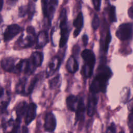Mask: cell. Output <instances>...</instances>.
Returning <instances> with one entry per match:
<instances>
[{
	"label": "cell",
	"mask_w": 133,
	"mask_h": 133,
	"mask_svg": "<svg viewBox=\"0 0 133 133\" xmlns=\"http://www.w3.org/2000/svg\"><path fill=\"white\" fill-rule=\"evenodd\" d=\"M110 68L104 65L99 66L97 73L90 85L89 90L91 93L97 94L100 92L104 93L109 79L112 76Z\"/></svg>",
	"instance_id": "1"
},
{
	"label": "cell",
	"mask_w": 133,
	"mask_h": 133,
	"mask_svg": "<svg viewBox=\"0 0 133 133\" xmlns=\"http://www.w3.org/2000/svg\"><path fill=\"white\" fill-rule=\"evenodd\" d=\"M1 68L5 71L15 74H19L23 71V59L18 60L12 57H6L2 59L0 62Z\"/></svg>",
	"instance_id": "2"
},
{
	"label": "cell",
	"mask_w": 133,
	"mask_h": 133,
	"mask_svg": "<svg viewBox=\"0 0 133 133\" xmlns=\"http://www.w3.org/2000/svg\"><path fill=\"white\" fill-rule=\"evenodd\" d=\"M81 56L85 62L82 73L85 78H89L91 77L93 73L96 62L95 54L91 50L85 49L82 51Z\"/></svg>",
	"instance_id": "3"
},
{
	"label": "cell",
	"mask_w": 133,
	"mask_h": 133,
	"mask_svg": "<svg viewBox=\"0 0 133 133\" xmlns=\"http://www.w3.org/2000/svg\"><path fill=\"white\" fill-rule=\"evenodd\" d=\"M68 19L66 11L65 8H63L60 14V39L59 42V47H64L68 40L70 30L68 24Z\"/></svg>",
	"instance_id": "4"
},
{
	"label": "cell",
	"mask_w": 133,
	"mask_h": 133,
	"mask_svg": "<svg viewBox=\"0 0 133 133\" xmlns=\"http://www.w3.org/2000/svg\"><path fill=\"white\" fill-rule=\"evenodd\" d=\"M35 41V30L33 27L29 26L26 29V33L22 34L17 42L20 47L26 48L32 46Z\"/></svg>",
	"instance_id": "5"
},
{
	"label": "cell",
	"mask_w": 133,
	"mask_h": 133,
	"mask_svg": "<svg viewBox=\"0 0 133 133\" xmlns=\"http://www.w3.org/2000/svg\"><path fill=\"white\" fill-rule=\"evenodd\" d=\"M44 55L43 52L40 51H34L27 59V65L25 74L28 75L32 74L35 70L40 67L43 61Z\"/></svg>",
	"instance_id": "6"
},
{
	"label": "cell",
	"mask_w": 133,
	"mask_h": 133,
	"mask_svg": "<svg viewBox=\"0 0 133 133\" xmlns=\"http://www.w3.org/2000/svg\"><path fill=\"white\" fill-rule=\"evenodd\" d=\"M41 2L43 15L50 24L58 5V0H42Z\"/></svg>",
	"instance_id": "7"
},
{
	"label": "cell",
	"mask_w": 133,
	"mask_h": 133,
	"mask_svg": "<svg viewBox=\"0 0 133 133\" xmlns=\"http://www.w3.org/2000/svg\"><path fill=\"white\" fill-rule=\"evenodd\" d=\"M133 34V25L130 23L121 24L116 31V37L121 41H126L131 38Z\"/></svg>",
	"instance_id": "8"
},
{
	"label": "cell",
	"mask_w": 133,
	"mask_h": 133,
	"mask_svg": "<svg viewBox=\"0 0 133 133\" xmlns=\"http://www.w3.org/2000/svg\"><path fill=\"white\" fill-rule=\"evenodd\" d=\"M21 31V28L17 24H12L7 26L4 32V41L5 42L10 41L18 35Z\"/></svg>",
	"instance_id": "9"
},
{
	"label": "cell",
	"mask_w": 133,
	"mask_h": 133,
	"mask_svg": "<svg viewBox=\"0 0 133 133\" xmlns=\"http://www.w3.org/2000/svg\"><path fill=\"white\" fill-rule=\"evenodd\" d=\"M98 99L96 96V94L91 93L89 95L87 105V112L89 116H92L96 110V108L98 103Z\"/></svg>",
	"instance_id": "10"
},
{
	"label": "cell",
	"mask_w": 133,
	"mask_h": 133,
	"mask_svg": "<svg viewBox=\"0 0 133 133\" xmlns=\"http://www.w3.org/2000/svg\"><path fill=\"white\" fill-rule=\"evenodd\" d=\"M56 119L55 115L51 112L46 114L44 122V129L47 132H53L56 127Z\"/></svg>",
	"instance_id": "11"
},
{
	"label": "cell",
	"mask_w": 133,
	"mask_h": 133,
	"mask_svg": "<svg viewBox=\"0 0 133 133\" xmlns=\"http://www.w3.org/2000/svg\"><path fill=\"white\" fill-rule=\"evenodd\" d=\"M37 105L34 103L28 104L26 111L24 115V122L26 125L30 124L35 118L36 115Z\"/></svg>",
	"instance_id": "12"
},
{
	"label": "cell",
	"mask_w": 133,
	"mask_h": 133,
	"mask_svg": "<svg viewBox=\"0 0 133 133\" xmlns=\"http://www.w3.org/2000/svg\"><path fill=\"white\" fill-rule=\"evenodd\" d=\"M61 63L60 59L59 57L55 56L53 57L48 63L46 70L47 77L51 76L59 68Z\"/></svg>",
	"instance_id": "13"
},
{
	"label": "cell",
	"mask_w": 133,
	"mask_h": 133,
	"mask_svg": "<svg viewBox=\"0 0 133 133\" xmlns=\"http://www.w3.org/2000/svg\"><path fill=\"white\" fill-rule=\"evenodd\" d=\"M75 111L76 122L78 121H83L84 119V115L85 112V106L83 98H80V99L78 100V102Z\"/></svg>",
	"instance_id": "14"
},
{
	"label": "cell",
	"mask_w": 133,
	"mask_h": 133,
	"mask_svg": "<svg viewBox=\"0 0 133 133\" xmlns=\"http://www.w3.org/2000/svg\"><path fill=\"white\" fill-rule=\"evenodd\" d=\"M36 48H43L48 43V35L46 31H40L36 38Z\"/></svg>",
	"instance_id": "15"
},
{
	"label": "cell",
	"mask_w": 133,
	"mask_h": 133,
	"mask_svg": "<svg viewBox=\"0 0 133 133\" xmlns=\"http://www.w3.org/2000/svg\"><path fill=\"white\" fill-rule=\"evenodd\" d=\"M84 24L83 16L82 12H80L77 15L76 18L73 21V25L75 28L74 31L73 35L74 37H77L80 33Z\"/></svg>",
	"instance_id": "16"
},
{
	"label": "cell",
	"mask_w": 133,
	"mask_h": 133,
	"mask_svg": "<svg viewBox=\"0 0 133 133\" xmlns=\"http://www.w3.org/2000/svg\"><path fill=\"white\" fill-rule=\"evenodd\" d=\"M28 104L25 101L20 102L16 108V113L17 115L16 119L21 121L23 117L24 116L28 108Z\"/></svg>",
	"instance_id": "17"
},
{
	"label": "cell",
	"mask_w": 133,
	"mask_h": 133,
	"mask_svg": "<svg viewBox=\"0 0 133 133\" xmlns=\"http://www.w3.org/2000/svg\"><path fill=\"white\" fill-rule=\"evenodd\" d=\"M66 68L68 71L70 73H75L78 70V64L73 56H71L67 61Z\"/></svg>",
	"instance_id": "18"
},
{
	"label": "cell",
	"mask_w": 133,
	"mask_h": 133,
	"mask_svg": "<svg viewBox=\"0 0 133 133\" xmlns=\"http://www.w3.org/2000/svg\"><path fill=\"white\" fill-rule=\"evenodd\" d=\"M78 102V100L77 97L73 95L69 96L66 100L67 107L68 109L71 111H75Z\"/></svg>",
	"instance_id": "19"
},
{
	"label": "cell",
	"mask_w": 133,
	"mask_h": 133,
	"mask_svg": "<svg viewBox=\"0 0 133 133\" xmlns=\"http://www.w3.org/2000/svg\"><path fill=\"white\" fill-rule=\"evenodd\" d=\"M27 81V78L25 77H23L19 79L16 87V91L17 94L25 95Z\"/></svg>",
	"instance_id": "20"
},
{
	"label": "cell",
	"mask_w": 133,
	"mask_h": 133,
	"mask_svg": "<svg viewBox=\"0 0 133 133\" xmlns=\"http://www.w3.org/2000/svg\"><path fill=\"white\" fill-rule=\"evenodd\" d=\"M38 78L36 76H34V77H33L31 79V80L29 83V85H26V87L25 88V95H26V96L29 95L31 94L32 92V91H33V90L37 81H38Z\"/></svg>",
	"instance_id": "21"
},
{
	"label": "cell",
	"mask_w": 133,
	"mask_h": 133,
	"mask_svg": "<svg viewBox=\"0 0 133 133\" xmlns=\"http://www.w3.org/2000/svg\"><path fill=\"white\" fill-rule=\"evenodd\" d=\"M111 32L109 28L108 29V30L106 32V35L105 36L104 38V41L103 42V50L105 52H107L109 44L111 42Z\"/></svg>",
	"instance_id": "22"
},
{
	"label": "cell",
	"mask_w": 133,
	"mask_h": 133,
	"mask_svg": "<svg viewBox=\"0 0 133 133\" xmlns=\"http://www.w3.org/2000/svg\"><path fill=\"white\" fill-rule=\"evenodd\" d=\"M108 16L110 21L111 22H115L117 21L116 16V8L114 6H110L108 10Z\"/></svg>",
	"instance_id": "23"
},
{
	"label": "cell",
	"mask_w": 133,
	"mask_h": 133,
	"mask_svg": "<svg viewBox=\"0 0 133 133\" xmlns=\"http://www.w3.org/2000/svg\"><path fill=\"white\" fill-rule=\"evenodd\" d=\"M10 101L9 96H8L5 99H3L0 101V112L3 113L6 110L8 105H9Z\"/></svg>",
	"instance_id": "24"
},
{
	"label": "cell",
	"mask_w": 133,
	"mask_h": 133,
	"mask_svg": "<svg viewBox=\"0 0 133 133\" xmlns=\"http://www.w3.org/2000/svg\"><path fill=\"white\" fill-rule=\"evenodd\" d=\"M60 75L59 74L56 76L55 77L52 78L51 80L49 81V82L50 88L51 89L55 88L60 83Z\"/></svg>",
	"instance_id": "25"
},
{
	"label": "cell",
	"mask_w": 133,
	"mask_h": 133,
	"mask_svg": "<svg viewBox=\"0 0 133 133\" xmlns=\"http://www.w3.org/2000/svg\"><path fill=\"white\" fill-rule=\"evenodd\" d=\"M100 24V20H99V18L98 15H95L93 18L92 21V27L93 28V29L94 30H96Z\"/></svg>",
	"instance_id": "26"
},
{
	"label": "cell",
	"mask_w": 133,
	"mask_h": 133,
	"mask_svg": "<svg viewBox=\"0 0 133 133\" xmlns=\"http://www.w3.org/2000/svg\"><path fill=\"white\" fill-rule=\"evenodd\" d=\"M128 124L130 129L133 131V111H131V113L129 115Z\"/></svg>",
	"instance_id": "27"
},
{
	"label": "cell",
	"mask_w": 133,
	"mask_h": 133,
	"mask_svg": "<svg viewBox=\"0 0 133 133\" xmlns=\"http://www.w3.org/2000/svg\"><path fill=\"white\" fill-rule=\"evenodd\" d=\"M26 14H28V9L25 7H21L19 10V16L20 17H24Z\"/></svg>",
	"instance_id": "28"
},
{
	"label": "cell",
	"mask_w": 133,
	"mask_h": 133,
	"mask_svg": "<svg viewBox=\"0 0 133 133\" xmlns=\"http://www.w3.org/2000/svg\"><path fill=\"white\" fill-rule=\"evenodd\" d=\"M101 0H92L94 8L97 11H99L100 10L101 6Z\"/></svg>",
	"instance_id": "29"
},
{
	"label": "cell",
	"mask_w": 133,
	"mask_h": 133,
	"mask_svg": "<svg viewBox=\"0 0 133 133\" xmlns=\"http://www.w3.org/2000/svg\"><path fill=\"white\" fill-rule=\"evenodd\" d=\"M107 132H116V127L114 123H112L110 125V126L108 128L107 131Z\"/></svg>",
	"instance_id": "30"
},
{
	"label": "cell",
	"mask_w": 133,
	"mask_h": 133,
	"mask_svg": "<svg viewBox=\"0 0 133 133\" xmlns=\"http://www.w3.org/2000/svg\"><path fill=\"white\" fill-rule=\"evenodd\" d=\"M82 41L84 45V46H86L88 44V37L86 34H84L82 36Z\"/></svg>",
	"instance_id": "31"
},
{
	"label": "cell",
	"mask_w": 133,
	"mask_h": 133,
	"mask_svg": "<svg viewBox=\"0 0 133 133\" xmlns=\"http://www.w3.org/2000/svg\"><path fill=\"white\" fill-rule=\"evenodd\" d=\"M128 15L129 18L133 19V6L129 8L128 10Z\"/></svg>",
	"instance_id": "32"
},
{
	"label": "cell",
	"mask_w": 133,
	"mask_h": 133,
	"mask_svg": "<svg viewBox=\"0 0 133 133\" xmlns=\"http://www.w3.org/2000/svg\"><path fill=\"white\" fill-rule=\"evenodd\" d=\"M129 109L130 110V111H133V101L131 102V103H130L129 106Z\"/></svg>",
	"instance_id": "33"
},
{
	"label": "cell",
	"mask_w": 133,
	"mask_h": 133,
	"mask_svg": "<svg viewBox=\"0 0 133 133\" xmlns=\"http://www.w3.org/2000/svg\"><path fill=\"white\" fill-rule=\"evenodd\" d=\"M3 5V0H0V11H1Z\"/></svg>",
	"instance_id": "34"
},
{
	"label": "cell",
	"mask_w": 133,
	"mask_h": 133,
	"mask_svg": "<svg viewBox=\"0 0 133 133\" xmlns=\"http://www.w3.org/2000/svg\"><path fill=\"white\" fill-rule=\"evenodd\" d=\"M4 90L3 88H1L0 89V97H2V96L4 94Z\"/></svg>",
	"instance_id": "35"
},
{
	"label": "cell",
	"mask_w": 133,
	"mask_h": 133,
	"mask_svg": "<svg viewBox=\"0 0 133 133\" xmlns=\"http://www.w3.org/2000/svg\"><path fill=\"white\" fill-rule=\"evenodd\" d=\"M8 2L9 3H15L17 0H8Z\"/></svg>",
	"instance_id": "36"
}]
</instances>
